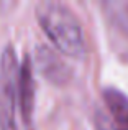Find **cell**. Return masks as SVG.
<instances>
[{"label":"cell","mask_w":128,"mask_h":130,"mask_svg":"<svg viewBox=\"0 0 128 130\" xmlns=\"http://www.w3.org/2000/svg\"><path fill=\"white\" fill-rule=\"evenodd\" d=\"M36 18L41 30L61 53L76 59L86 54L82 25L67 5L53 0H43L36 5Z\"/></svg>","instance_id":"obj_1"},{"label":"cell","mask_w":128,"mask_h":130,"mask_svg":"<svg viewBox=\"0 0 128 130\" xmlns=\"http://www.w3.org/2000/svg\"><path fill=\"white\" fill-rule=\"evenodd\" d=\"M18 58L12 44H7L0 53V130H18Z\"/></svg>","instance_id":"obj_2"},{"label":"cell","mask_w":128,"mask_h":130,"mask_svg":"<svg viewBox=\"0 0 128 130\" xmlns=\"http://www.w3.org/2000/svg\"><path fill=\"white\" fill-rule=\"evenodd\" d=\"M103 101V130H128V95L115 87H105Z\"/></svg>","instance_id":"obj_3"},{"label":"cell","mask_w":128,"mask_h":130,"mask_svg":"<svg viewBox=\"0 0 128 130\" xmlns=\"http://www.w3.org/2000/svg\"><path fill=\"white\" fill-rule=\"evenodd\" d=\"M18 107L22 119L26 127H31L33 109H35V79H33V68L30 56L26 54L20 64L18 77Z\"/></svg>","instance_id":"obj_4"},{"label":"cell","mask_w":128,"mask_h":130,"mask_svg":"<svg viewBox=\"0 0 128 130\" xmlns=\"http://www.w3.org/2000/svg\"><path fill=\"white\" fill-rule=\"evenodd\" d=\"M36 63L39 66V71L48 77L49 81L54 83H61L66 77V68L64 63L56 58V54L46 46H38L36 50Z\"/></svg>","instance_id":"obj_5"},{"label":"cell","mask_w":128,"mask_h":130,"mask_svg":"<svg viewBox=\"0 0 128 130\" xmlns=\"http://www.w3.org/2000/svg\"><path fill=\"white\" fill-rule=\"evenodd\" d=\"M113 8H117V17L128 26V3H113Z\"/></svg>","instance_id":"obj_6"}]
</instances>
